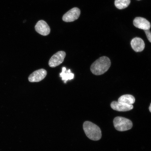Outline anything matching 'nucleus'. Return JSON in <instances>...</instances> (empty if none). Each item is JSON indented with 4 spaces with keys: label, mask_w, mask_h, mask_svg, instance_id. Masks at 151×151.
<instances>
[{
    "label": "nucleus",
    "mask_w": 151,
    "mask_h": 151,
    "mask_svg": "<svg viewBox=\"0 0 151 151\" xmlns=\"http://www.w3.org/2000/svg\"><path fill=\"white\" fill-rule=\"evenodd\" d=\"M111 65V62L109 58L104 56L100 58L92 64L90 70L94 75H101L108 70Z\"/></svg>",
    "instance_id": "nucleus-1"
},
{
    "label": "nucleus",
    "mask_w": 151,
    "mask_h": 151,
    "mask_svg": "<svg viewBox=\"0 0 151 151\" xmlns=\"http://www.w3.org/2000/svg\"><path fill=\"white\" fill-rule=\"evenodd\" d=\"M83 128L86 136L91 140L97 141L101 139V129L93 123L89 121L84 122L83 124Z\"/></svg>",
    "instance_id": "nucleus-2"
},
{
    "label": "nucleus",
    "mask_w": 151,
    "mask_h": 151,
    "mask_svg": "<svg viewBox=\"0 0 151 151\" xmlns=\"http://www.w3.org/2000/svg\"><path fill=\"white\" fill-rule=\"evenodd\" d=\"M113 124L115 128L120 132L128 131L133 127V123L131 120L121 116L115 118L113 120Z\"/></svg>",
    "instance_id": "nucleus-3"
},
{
    "label": "nucleus",
    "mask_w": 151,
    "mask_h": 151,
    "mask_svg": "<svg viewBox=\"0 0 151 151\" xmlns=\"http://www.w3.org/2000/svg\"><path fill=\"white\" fill-rule=\"evenodd\" d=\"M81 14V10L77 7L71 9L64 14L62 20L65 22H71L78 19Z\"/></svg>",
    "instance_id": "nucleus-4"
},
{
    "label": "nucleus",
    "mask_w": 151,
    "mask_h": 151,
    "mask_svg": "<svg viewBox=\"0 0 151 151\" xmlns=\"http://www.w3.org/2000/svg\"><path fill=\"white\" fill-rule=\"evenodd\" d=\"M66 56L65 52L60 51L54 54L49 61V65L50 67L54 68L63 63Z\"/></svg>",
    "instance_id": "nucleus-5"
},
{
    "label": "nucleus",
    "mask_w": 151,
    "mask_h": 151,
    "mask_svg": "<svg viewBox=\"0 0 151 151\" xmlns=\"http://www.w3.org/2000/svg\"><path fill=\"white\" fill-rule=\"evenodd\" d=\"M36 31L43 36H47L50 34V28L46 22L43 20H39L35 26Z\"/></svg>",
    "instance_id": "nucleus-6"
},
{
    "label": "nucleus",
    "mask_w": 151,
    "mask_h": 151,
    "mask_svg": "<svg viewBox=\"0 0 151 151\" xmlns=\"http://www.w3.org/2000/svg\"><path fill=\"white\" fill-rule=\"evenodd\" d=\"M47 72L43 69L34 71L30 75L28 80L31 82H38L42 81L46 77Z\"/></svg>",
    "instance_id": "nucleus-7"
},
{
    "label": "nucleus",
    "mask_w": 151,
    "mask_h": 151,
    "mask_svg": "<svg viewBox=\"0 0 151 151\" xmlns=\"http://www.w3.org/2000/svg\"><path fill=\"white\" fill-rule=\"evenodd\" d=\"M133 24L135 27L144 30L150 29L151 28L150 22L146 19L141 17L135 18L133 21Z\"/></svg>",
    "instance_id": "nucleus-8"
},
{
    "label": "nucleus",
    "mask_w": 151,
    "mask_h": 151,
    "mask_svg": "<svg viewBox=\"0 0 151 151\" xmlns=\"http://www.w3.org/2000/svg\"><path fill=\"white\" fill-rule=\"evenodd\" d=\"M111 106L114 110L119 112L129 111L133 108V106L132 105H128L116 101H113L111 104Z\"/></svg>",
    "instance_id": "nucleus-9"
},
{
    "label": "nucleus",
    "mask_w": 151,
    "mask_h": 151,
    "mask_svg": "<svg viewBox=\"0 0 151 151\" xmlns=\"http://www.w3.org/2000/svg\"><path fill=\"white\" fill-rule=\"evenodd\" d=\"M131 44L132 48L136 52L142 51L145 48L144 41L139 37H135L132 39Z\"/></svg>",
    "instance_id": "nucleus-10"
},
{
    "label": "nucleus",
    "mask_w": 151,
    "mask_h": 151,
    "mask_svg": "<svg viewBox=\"0 0 151 151\" xmlns=\"http://www.w3.org/2000/svg\"><path fill=\"white\" fill-rule=\"evenodd\" d=\"M118 101L119 102L131 105L135 103V99L133 96L130 94H125L121 96L118 99Z\"/></svg>",
    "instance_id": "nucleus-11"
},
{
    "label": "nucleus",
    "mask_w": 151,
    "mask_h": 151,
    "mask_svg": "<svg viewBox=\"0 0 151 151\" xmlns=\"http://www.w3.org/2000/svg\"><path fill=\"white\" fill-rule=\"evenodd\" d=\"M62 73H60V77H61L62 80L64 81V82L66 83L67 81L71 80L73 78L74 74L71 73L70 69L68 71L66 70V68L64 67L62 68Z\"/></svg>",
    "instance_id": "nucleus-12"
},
{
    "label": "nucleus",
    "mask_w": 151,
    "mask_h": 151,
    "mask_svg": "<svg viewBox=\"0 0 151 151\" xmlns=\"http://www.w3.org/2000/svg\"><path fill=\"white\" fill-rule=\"evenodd\" d=\"M131 3V0H115L114 4L117 8L122 9L127 8Z\"/></svg>",
    "instance_id": "nucleus-13"
},
{
    "label": "nucleus",
    "mask_w": 151,
    "mask_h": 151,
    "mask_svg": "<svg viewBox=\"0 0 151 151\" xmlns=\"http://www.w3.org/2000/svg\"><path fill=\"white\" fill-rule=\"evenodd\" d=\"M145 33L146 34L147 39L151 43V33L150 29L144 30Z\"/></svg>",
    "instance_id": "nucleus-14"
},
{
    "label": "nucleus",
    "mask_w": 151,
    "mask_h": 151,
    "mask_svg": "<svg viewBox=\"0 0 151 151\" xmlns=\"http://www.w3.org/2000/svg\"><path fill=\"white\" fill-rule=\"evenodd\" d=\"M149 109H150V112L151 113V103L150 104V106L149 107Z\"/></svg>",
    "instance_id": "nucleus-15"
},
{
    "label": "nucleus",
    "mask_w": 151,
    "mask_h": 151,
    "mask_svg": "<svg viewBox=\"0 0 151 151\" xmlns=\"http://www.w3.org/2000/svg\"><path fill=\"white\" fill-rule=\"evenodd\" d=\"M138 1H140V0H138Z\"/></svg>",
    "instance_id": "nucleus-16"
}]
</instances>
